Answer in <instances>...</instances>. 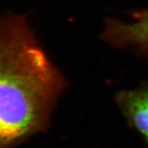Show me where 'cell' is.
<instances>
[{
    "label": "cell",
    "instance_id": "6da1fadb",
    "mask_svg": "<svg viewBox=\"0 0 148 148\" xmlns=\"http://www.w3.org/2000/svg\"><path fill=\"white\" fill-rule=\"evenodd\" d=\"M66 86L27 16L0 18V148L45 132Z\"/></svg>",
    "mask_w": 148,
    "mask_h": 148
},
{
    "label": "cell",
    "instance_id": "7a4b0ae2",
    "mask_svg": "<svg viewBox=\"0 0 148 148\" xmlns=\"http://www.w3.org/2000/svg\"><path fill=\"white\" fill-rule=\"evenodd\" d=\"M133 21L123 22L108 18L101 38L116 49H130L144 58H148V9L133 11Z\"/></svg>",
    "mask_w": 148,
    "mask_h": 148
},
{
    "label": "cell",
    "instance_id": "3957f363",
    "mask_svg": "<svg viewBox=\"0 0 148 148\" xmlns=\"http://www.w3.org/2000/svg\"><path fill=\"white\" fill-rule=\"evenodd\" d=\"M115 101L129 126L148 144V83L133 90H121Z\"/></svg>",
    "mask_w": 148,
    "mask_h": 148
}]
</instances>
